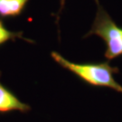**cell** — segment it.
Returning a JSON list of instances; mask_svg holds the SVG:
<instances>
[{
	"mask_svg": "<svg viewBox=\"0 0 122 122\" xmlns=\"http://www.w3.org/2000/svg\"><path fill=\"white\" fill-rule=\"evenodd\" d=\"M96 16L91 30L84 38L92 35H98L106 44L105 58L110 61L122 56V27L114 22L112 17L100 4H97Z\"/></svg>",
	"mask_w": 122,
	"mask_h": 122,
	"instance_id": "7a4b0ae2",
	"label": "cell"
},
{
	"mask_svg": "<svg viewBox=\"0 0 122 122\" xmlns=\"http://www.w3.org/2000/svg\"><path fill=\"white\" fill-rule=\"evenodd\" d=\"M30 0H0V17L15 18L20 16Z\"/></svg>",
	"mask_w": 122,
	"mask_h": 122,
	"instance_id": "277c9868",
	"label": "cell"
},
{
	"mask_svg": "<svg viewBox=\"0 0 122 122\" xmlns=\"http://www.w3.org/2000/svg\"><path fill=\"white\" fill-rule=\"evenodd\" d=\"M65 1L66 0H60V4H61V7L59 9V12L56 15V25H58V22H59V19H60V15H61V11L63 10V7H64V5H65ZM97 4H99V0H95Z\"/></svg>",
	"mask_w": 122,
	"mask_h": 122,
	"instance_id": "8992f818",
	"label": "cell"
},
{
	"mask_svg": "<svg viewBox=\"0 0 122 122\" xmlns=\"http://www.w3.org/2000/svg\"><path fill=\"white\" fill-rule=\"evenodd\" d=\"M2 72L0 71V76ZM17 110L22 113H26L31 110V107L24 103L7 88L0 82V113H8Z\"/></svg>",
	"mask_w": 122,
	"mask_h": 122,
	"instance_id": "3957f363",
	"label": "cell"
},
{
	"mask_svg": "<svg viewBox=\"0 0 122 122\" xmlns=\"http://www.w3.org/2000/svg\"><path fill=\"white\" fill-rule=\"evenodd\" d=\"M21 39L24 40L25 42H28L30 44H34L35 42L33 40L27 39L23 36V32H13V31L8 30L5 25L4 22L0 19V45L5 44L8 41H15V39Z\"/></svg>",
	"mask_w": 122,
	"mask_h": 122,
	"instance_id": "5b68a950",
	"label": "cell"
},
{
	"mask_svg": "<svg viewBox=\"0 0 122 122\" xmlns=\"http://www.w3.org/2000/svg\"><path fill=\"white\" fill-rule=\"evenodd\" d=\"M51 56L61 67L76 75L88 85L110 88L122 93V86L114 79V74L118 73L119 70L118 67L110 66L109 61L100 63H75L57 52H52Z\"/></svg>",
	"mask_w": 122,
	"mask_h": 122,
	"instance_id": "6da1fadb",
	"label": "cell"
}]
</instances>
